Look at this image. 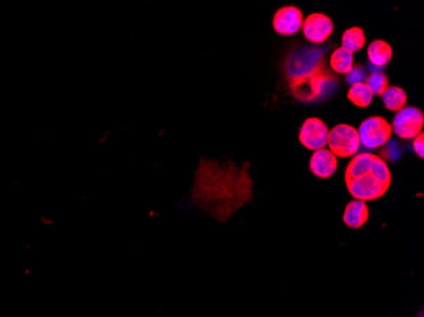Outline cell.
Here are the masks:
<instances>
[{
	"label": "cell",
	"mask_w": 424,
	"mask_h": 317,
	"mask_svg": "<svg viewBox=\"0 0 424 317\" xmlns=\"http://www.w3.org/2000/svg\"><path fill=\"white\" fill-rule=\"evenodd\" d=\"M391 172L384 158L370 152L355 155L345 168V182L352 197L364 202L383 198L391 185Z\"/></svg>",
	"instance_id": "cell-1"
},
{
	"label": "cell",
	"mask_w": 424,
	"mask_h": 317,
	"mask_svg": "<svg viewBox=\"0 0 424 317\" xmlns=\"http://www.w3.org/2000/svg\"><path fill=\"white\" fill-rule=\"evenodd\" d=\"M287 79L293 97L305 103L324 100L338 86L337 76L326 67L324 59L310 72L287 76Z\"/></svg>",
	"instance_id": "cell-2"
},
{
	"label": "cell",
	"mask_w": 424,
	"mask_h": 317,
	"mask_svg": "<svg viewBox=\"0 0 424 317\" xmlns=\"http://www.w3.org/2000/svg\"><path fill=\"white\" fill-rule=\"evenodd\" d=\"M359 145L361 142L358 131L353 126L340 123L334 126V128L329 131V151L334 154L337 158H351L357 155Z\"/></svg>",
	"instance_id": "cell-3"
},
{
	"label": "cell",
	"mask_w": 424,
	"mask_h": 317,
	"mask_svg": "<svg viewBox=\"0 0 424 317\" xmlns=\"http://www.w3.org/2000/svg\"><path fill=\"white\" fill-rule=\"evenodd\" d=\"M391 135L390 123L380 116L366 119L358 128L359 142L369 149H378L386 145L390 141Z\"/></svg>",
	"instance_id": "cell-4"
},
{
	"label": "cell",
	"mask_w": 424,
	"mask_h": 317,
	"mask_svg": "<svg viewBox=\"0 0 424 317\" xmlns=\"http://www.w3.org/2000/svg\"><path fill=\"white\" fill-rule=\"evenodd\" d=\"M424 114L417 107H405L392 119L391 130L400 139L411 140L422 133Z\"/></svg>",
	"instance_id": "cell-5"
},
{
	"label": "cell",
	"mask_w": 424,
	"mask_h": 317,
	"mask_svg": "<svg viewBox=\"0 0 424 317\" xmlns=\"http://www.w3.org/2000/svg\"><path fill=\"white\" fill-rule=\"evenodd\" d=\"M328 137H329L328 126L324 121L317 117L306 119L298 133V140L301 145L312 151L324 149V146L328 145Z\"/></svg>",
	"instance_id": "cell-6"
},
{
	"label": "cell",
	"mask_w": 424,
	"mask_h": 317,
	"mask_svg": "<svg viewBox=\"0 0 424 317\" xmlns=\"http://www.w3.org/2000/svg\"><path fill=\"white\" fill-rule=\"evenodd\" d=\"M304 23V14L295 6L279 8L273 15L272 27L279 36L298 34Z\"/></svg>",
	"instance_id": "cell-7"
},
{
	"label": "cell",
	"mask_w": 424,
	"mask_h": 317,
	"mask_svg": "<svg viewBox=\"0 0 424 317\" xmlns=\"http://www.w3.org/2000/svg\"><path fill=\"white\" fill-rule=\"evenodd\" d=\"M301 29L306 40L315 45H320L329 40L334 31V23L326 14L312 13L304 20Z\"/></svg>",
	"instance_id": "cell-8"
},
{
	"label": "cell",
	"mask_w": 424,
	"mask_h": 317,
	"mask_svg": "<svg viewBox=\"0 0 424 317\" xmlns=\"http://www.w3.org/2000/svg\"><path fill=\"white\" fill-rule=\"evenodd\" d=\"M309 169L318 178H331L338 169V158L329 150L320 149L312 154L309 163Z\"/></svg>",
	"instance_id": "cell-9"
},
{
	"label": "cell",
	"mask_w": 424,
	"mask_h": 317,
	"mask_svg": "<svg viewBox=\"0 0 424 317\" xmlns=\"http://www.w3.org/2000/svg\"><path fill=\"white\" fill-rule=\"evenodd\" d=\"M369 217H370V210H369L367 203L364 201L353 199L345 205L343 222L350 229H353V230L361 229L362 226L366 225Z\"/></svg>",
	"instance_id": "cell-10"
},
{
	"label": "cell",
	"mask_w": 424,
	"mask_h": 317,
	"mask_svg": "<svg viewBox=\"0 0 424 317\" xmlns=\"http://www.w3.org/2000/svg\"><path fill=\"white\" fill-rule=\"evenodd\" d=\"M367 58L373 67H384L392 59V48L386 41H372L367 48Z\"/></svg>",
	"instance_id": "cell-11"
},
{
	"label": "cell",
	"mask_w": 424,
	"mask_h": 317,
	"mask_svg": "<svg viewBox=\"0 0 424 317\" xmlns=\"http://www.w3.org/2000/svg\"><path fill=\"white\" fill-rule=\"evenodd\" d=\"M381 98L384 100L386 109H389L391 112L402 111L408 103V95H406L404 89H402L400 86H389L385 90L384 94L381 95Z\"/></svg>",
	"instance_id": "cell-12"
},
{
	"label": "cell",
	"mask_w": 424,
	"mask_h": 317,
	"mask_svg": "<svg viewBox=\"0 0 424 317\" xmlns=\"http://www.w3.org/2000/svg\"><path fill=\"white\" fill-rule=\"evenodd\" d=\"M365 45L366 34L359 27H352L342 34V47L350 53L361 51Z\"/></svg>",
	"instance_id": "cell-13"
},
{
	"label": "cell",
	"mask_w": 424,
	"mask_h": 317,
	"mask_svg": "<svg viewBox=\"0 0 424 317\" xmlns=\"http://www.w3.org/2000/svg\"><path fill=\"white\" fill-rule=\"evenodd\" d=\"M353 53H350L345 50L343 47H339L334 53H331V67L333 69V72H336L337 74H347L350 73L353 67Z\"/></svg>",
	"instance_id": "cell-14"
},
{
	"label": "cell",
	"mask_w": 424,
	"mask_h": 317,
	"mask_svg": "<svg viewBox=\"0 0 424 317\" xmlns=\"http://www.w3.org/2000/svg\"><path fill=\"white\" fill-rule=\"evenodd\" d=\"M347 97L355 106L359 107V108H367L371 104L372 100H373L371 89L366 86L365 83H358V84L351 86Z\"/></svg>",
	"instance_id": "cell-15"
},
{
	"label": "cell",
	"mask_w": 424,
	"mask_h": 317,
	"mask_svg": "<svg viewBox=\"0 0 424 317\" xmlns=\"http://www.w3.org/2000/svg\"><path fill=\"white\" fill-rule=\"evenodd\" d=\"M366 86L371 89L373 95L381 97L385 90L390 86L389 84V78L386 74L383 72H372L367 78H366Z\"/></svg>",
	"instance_id": "cell-16"
},
{
	"label": "cell",
	"mask_w": 424,
	"mask_h": 317,
	"mask_svg": "<svg viewBox=\"0 0 424 317\" xmlns=\"http://www.w3.org/2000/svg\"><path fill=\"white\" fill-rule=\"evenodd\" d=\"M366 78V70L364 69V67L361 65V64H356V65H353L352 67L351 72L347 74V83L350 84V86H355V84H358V83H364L365 81Z\"/></svg>",
	"instance_id": "cell-17"
},
{
	"label": "cell",
	"mask_w": 424,
	"mask_h": 317,
	"mask_svg": "<svg viewBox=\"0 0 424 317\" xmlns=\"http://www.w3.org/2000/svg\"><path fill=\"white\" fill-rule=\"evenodd\" d=\"M424 135L423 133H419L417 137H414L413 141V149L414 151L417 152L418 156L422 158L424 155Z\"/></svg>",
	"instance_id": "cell-18"
}]
</instances>
